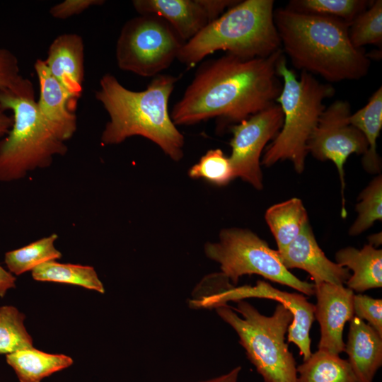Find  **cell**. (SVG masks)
<instances>
[{
    "label": "cell",
    "instance_id": "obj_1",
    "mask_svg": "<svg viewBox=\"0 0 382 382\" xmlns=\"http://www.w3.org/2000/svg\"><path fill=\"white\" fill-rule=\"evenodd\" d=\"M283 54L249 59L226 54L204 62L173 106L172 121L190 125L217 117L238 124L272 105L282 88L277 66Z\"/></svg>",
    "mask_w": 382,
    "mask_h": 382
},
{
    "label": "cell",
    "instance_id": "obj_2",
    "mask_svg": "<svg viewBox=\"0 0 382 382\" xmlns=\"http://www.w3.org/2000/svg\"><path fill=\"white\" fill-rule=\"evenodd\" d=\"M274 21L282 52L301 71L319 75L328 83L359 80L368 74L370 58L352 45L344 21L286 7L274 10Z\"/></svg>",
    "mask_w": 382,
    "mask_h": 382
},
{
    "label": "cell",
    "instance_id": "obj_3",
    "mask_svg": "<svg viewBox=\"0 0 382 382\" xmlns=\"http://www.w3.org/2000/svg\"><path fill=\"white\" fill-rule=\"evenodd\" d=\"M178 76L158 74L144 91H134L106 74L100 80L96 99L109 115L101 135L104 145L119 144L133 136L158 145L172 160L183 156L184 137L168 112V101Z\"/></svg>",
    "mask_w": 382,
    "mask_h": 382
},
{
    "label": "cell",
    "instance_id": "obj_4",
    "mask_svg": "<svg viewBox=\"0 0 382 382\" xmlns=\"http://www.w3.org/2000/svg\"><path fill=\"white\" fill-rule=\"evenodd\" d=\"M273 0L238 1L185 42L177 59L188 69L219 50L241 59L266 57L281 50Z\"/></svg>",
    "mask_w": 382,
    "mask_h": 382
},
{
    "label": "cell",
    "instance_id": "obj_5",
    "mask_svg": "<svg viewBox=\"0 0 382 382\" xmlns=\"http://www.w3.org/2000/svg\"><path fill=\"white\" fill-rule=\"evenodd\" d=\"M277 72L282 79V91L275 103L283 113V124L264 154L261 164L270 167L280 161L291 162L296 173L305 168L308 154L307 144L325 109L323 101L335 95L334 87L321 83L302 71L298 79L287 66L284 54L280 57Z\"/></svg>",
    "mask_w": 382,
    "mask_h": 382
},
{
    "label": "cell",
    "instance_id": "obj_6",
    "mask_svg": "<svg viewBox=\"0 0 382 382\" xmlns=\"http://www.w3.org/2000/svg\"><path fill=\"white\" fill-rule=\"evenodd\" d=\"M0 108L13 112V125L0 140V182L23 178L38 168L49 167L54 156L68 151L38 112L35 95L19 90L0 91Z\"/></svg>",
    "mask_w": 382,
    "mask_h": 382
},
{
    "label": "cell",
    "instance_id": "obj_7",
    "mask_svg": "<svg viewBox=\"0 0 382 382\" xmlns=\"http://www.w3.org/2000/svg\"><path fill=\"white\" fill-rule=\"evenodd\" d=\"M237 307L215 308L218 316L237 333L249 361L264 382H297L296 363L285 335L293 320L291 311L279 303L272 316H265L244 300Z\"/></svg>",
    "mask_w": 382,
    "mask_h": 382
},
{
    "label": "cell",
    "instance_id": "obj_8",
    "mask_svg": "<svg viewBox=\"0 0 382 382\" xmlns=\"http://www.w3.org/2000/svg\"><path fill=\"white\" fill-rule=\"evenodd\" d=\"M204 253L209 259L219 264L221 272L233 286L243 275L257 274L303 294H315L314 284L293 274L283 265L277 251L249 229L221 230L217 242L205 244Z\"/></svg>",
    "mask_w": 382,
    "mask_h": 382
},
{
    "label": "cell",
    "instance_id": "obj_9",
    "mask_svg": "<svg viewBox=\"0 0 382 382\" xmlns=\"http://www.w3.org/2000/svg\"><path fill=\"white\" fill-rule=\"evenodd\" d=\"M185 42L163 18L143 14L127 21L116 44L118 67L144 77L168 68Z\"/></svg>",
    "mask_w": 382,
    "mask_h": 382
},
{
    "label": "cell",
    "instance_id": "obj_10",
    "mask_svg": "<svg viewBox=\"0 0 382 382\" xmlns=\"http://www.w3.org/2000/svg\"><path fill=\"white\" fill-rule=\"evenodd\" d=\"M351 114V105L347 101H334L323 112L307 144L308 154L321 161H331L337 168L341 186V215L343 218L347 216L344 194L345 163L351 154L363 155L368 149L362 133L349 121Z\"/></svg>",
    "mask_w": 382,
    "mask_h": 382
},
{
    "label": "cell",
    "instance_id": "obj_11",
    "mask_svg": "<svg viewBox=\"0 0 382 382\" xmlns=\"http://www.w3.org/2000/svg\"><path fill=\"white\" fill-rule=\"evenodd\" d=\"M248 298H262L278 301L292 313L293 320L287 330V341L294 343L303 360L312 354L310 330L315 318V305L297 293H289L273 287L268 282L258 280L255 286H231L219 292L201 296L190 300L193 308H215L226 305L228 301H238Z\"/></svg>",
    "mask_w": 382,
    "mask_h": 382
},
{
    "label": "cell",
    "instance_id": "obj_12",
    "mask_svg": "<svg viewBox=\"0 0 382 382\" xmlns=\"http://www.w3.org/2000/svg\"><path fill=\"white\" fill-rule=\"evenodd\" d=\"M283 124L280 106L273 104L231 127V154L228 157L235 178L261 190L263 187L260 155Z\"/></svg>",
    "mask_w": 382,
    "mask_h": 382
},
{
    "label": "cell",
    "instance_id": "obj_13",
    "mask_svg": "<svg viewBox=\"0 0 382 382\" xmlns=\"http://www.w3.org/2000/svg\"><path fill=\"white\" fill-rule=\"evenodd\" d=\"M317 299L315 317L319 323L318 349L340 355L345 351V325L354 316V291L342 284H314Z\"/></svg>",
    "mask_w": 382,
    "mask_h": 382
},
{
    "label": "cell",
    "instance_id": "obj_14",
    "mask_svg": "<svg viewBox=\"0 0 382 382\" xmlns=\"http://www.w3.org/2000/svg\"><path fill=\"white\" fill-rule=\"evenodd\" d=\"M34 68L40 87L36 101L38 112L54 132L66 142L77 129V100L52 76L43 59H37Z\"/></svg>",
    "mask_w": 382,
    "mask_h": 382
},
{
    "label": "cell",
    "instance_id": "obj_15",
    "mask_svg": "<svg viewBox=\"0 0 382 382\" xmlns=\"http://www.w3.org/2000/svg\"><path fill=\"white\" fill-rule=\"evenodd\" d=\"M277 253L287 270L298 268L307 272L314 284L328 282L344 285L351 275L349 270L325 256L309 223L296 238Z\"/></svg>",
    "mask_w": 382,
    "mask_h": 382
},
{
    "label": "cell",
    "instance_id": "obj_16",
    "mask_svg": "<svg viewBox=\"0 0 382 382\" xmlns=\"http://www.w3.org/2000/svg\"><path fill=\"white\" fill-rule=\"evenodd\" d=\"M45 63L52 76L75 99L83 91L84 44L76 33L62 34L50 44Z\"/></svg>",
    "mask_w": 382,
    "mask_h": 382
},
{
    "label": "cell",
    "instance_id": "obj_17",
    "mask_svg": "<svg viewBox=\"0 0 382 382\" xmlns=\"http://www.w3.org/2000/svg\"><path fill=\"white\" fill-rule=\"evenodd\" d=\"M132 5L140 15L165 20L184 42L211 22L203 0H134Z\"/></svg>",
    "mask_w": 382,
    "mask_h": 382
},
{
    "label": "cell",
    "instance_id": "obj_18",
    "mask_svg": "<svg viewBox=\"0 0 382 382\" xmlns=\"http://www.w3.org/2000/svg\"><path fill=\"white\" fill-rule=\"evenodd\" d=\"M359 382H373L382 365V337L364 320L353 316L349 320L345 351Z\"/></svg>",
    "mask_w": 382,
    "mask_h": 382
},
{
    "label": "cell",
    "instance_id": "obj_19",
    "mask_svg": "<svg viewBox=\"0 0 382 382\" xmlns=\"http://www.w3.org/2000/svg\"><path fill=\"white\" fill-rule=\"evenodd\" d=\"M336 263L353 273L346 282L347 287L357 292L382 286V250L365 245L359 250L346 247L335 254Z\"/></svg>",
    "mask_w": 382,
    "mask_h": 382
},
{
    "label": "cell",
    "instance_id": "obj_20",
    "mask_svg": "<svg viewBox=\"0 0 382 382\" xmlns=\"http://www.w3.org/2000/svg\"><path fill=\"white\" fill-rule=\"evenodd\" d=\"M6 359L19 382H41L74 363L73 359L68 355L47 353L34 347L8 354Z\"/></svg>",
    "mask_w": 382,
    "mask_h": 382
},
{
    "label": "cell",
    "instance_id": "obj_21",
    "mask_svg": "<svg viewBox=\"0 0 382 382\" xmlns=\"http://www.w3.org/2000/svg\"><path fill=\"white\" fill-rule=\"evenodd\" d=\"M349 122L364 135L368 149L361 158L364 169L371 174L381 169V158L376 151V140L382 128V88L380 86L367 103L349 117Z\"/></svg>",
    "mask_w": 382,
    "mask_h": 382
},
{
    "label": "cell",
    "instance_id": "obj_22",
    "mask_svg": "<svg viewBox=\"0 0 382 382\" xmlns=\"http://www.w3.org/2000/svg\"><path fill=\"white\" fill-rule=\"evenodd\" d=\"M277 251L286 247L308 224L306 209L299 198L293 197L269 207L265 214Z\"/></svg>",
    "mask_w": 382,
    "mask_h": 382
},
{
    "label": "cell",
    "instance_id": "obj_23",
    "mask_svg": "<svg viewBox=\"0 0 382 382\" xmlns=\"http://www.w3.org/2000/svg\"><path fill=\"white\" fill-rule=\"evenodd\" d=\"M297 382H359L347 360L318 349L298 366Z\"/></svg>",
    "mask_w": 382,
    "mask_h": 382
},
{
    "label": "cell",
    "instance_id": "obj_24",
    "mask_svg": "<svg viewBox=\"0 0 382 382\" xmlns=\"http://www.w3.org/2000/svg\"><path fill=\"white\" fill-rule=\"evenodd\" d=\"M33 279L77 285L105 293L104 286L95 269L89 265L61 263L56 260L47 262L31 271Z\"/></svg>",
    "mask_w": 382,
    "mask_h": 382
},
{
    "label": "cell",
    "instance_id": "obj_25",
    "mask_svg": "<svg viewBox=\"0 0 382 382\" xmlns=\"http://www.w3.org/2000/svg\"><path fill=\"white\" fill-rule=\"evenodd\" d=\"M58 238L56 233L42 238L22 248L6 252L4 262L8 271L20 275L33 271L37 266L62 257L54 243Z\"/></svg>",
    "mask_w": 382,
    "mask_h": 382
},
{
    "label": "cell",
    "instance_id": "obj_26",
    "mask_svg": "<svg viewBox=\"0 0 382 382\" xmlns=\"http://www.w3.org/2000/svg\"><path fill=\"white\" fill-rule=\"evenodd\" d=\"M373 1L367 0H291L286 8L299 13L330 16L348 24L365 11Z\"/></svg>",
    "mask_w": 382,
    "mask_h": 382
},
{
    "label": "cell",
    "instance_id": "obj_27",
    "mask_svg": "<svg viewBox=\"0 0 382 382\" xmlns=\"http://www.w3.org/2000/svg\"><path fill=\"white\" fill-rule=\"evenodd\" d=\"M25 316L11 305L0 306V354L33 347V338L24 325Z\"/></svg>",
    "mask_w": 382,
    "mask_h": 382
},
{
    "label": "cell",
    "instance_id": "obj_28",
    "mask_svg": "<svg viewBox=\"0 0 382 382\" xmlns=\"http://www.w3.org/2000/svg\"><path fill=\"white\" fill-rule=\"evenodd\" d=\"M352 45L357 49L367 45L381 48L382 45V1H373L371 4L359 14L348 27Z\"/></svg>",
    "mask_w": 382,
    "mask_h": 382
},
{
    "label": "cell",
    "instance_id": "obj_29",
    "mask_svg": "<svg viewBox=\"0 0 382 382\" xmlns=\"http://www.w3.org/2000/svg\"><path fill=\"white\" fill-rule=\"evenodd\" d=\"M357 217L349 229L352 236H359L382 218V178H374L361 191L356 204Z\"/></svg>",
    "mask_w": 382,
    "mask_h": 382
},
{
    "label": "cell",
    "instance_id": "obj_30",
    "mask_svg": "<svg viewBox=\"0 0 382 382\" xmlns=\"http://www.w3.org/2000/svg\"><path fill=\"white\" fill-rule=\"evenodd\" d=\"M188 174L192 178H202L219 186L236 178L229 158L220 149L209 150L190 168Z\"/></svg>",
    "mask_w": 382,
    "mask_h": 382
},
{
    "label": "cell",
    "instance_id": "obj_31",
    "mask_svg": "<svg viewBox=\"0 0 382 382\" xmlns=\"http://www.w3.org/2000/svg\"><path fill=\"white\" fill-rule=\"evenodd\" d=\"M32 84L20 74L16 55L8 49L0 47V91L24 88Z\"/></svg>",
    "mask_w": 382,
    "mask_h": 382
},
{
    "label": "cell",
    "instance_id": "obj_32",
    "mask_svg": "<svg viewBox=\"0 0 382 382\" xmlns=\"http://www.w3.org/2000/svg\"><path fill=\"white\" fill-rule=\"evenodd\" d=\"M354 314L368 324L382 337V300L364 294H354Z\"/></svg>",
    "mask_w": 382,
    "mask_h": 382
},
{
    "label": "cell",
    "instance_id": "obj_33",
    "mask_svg": "<svg viewBox=\"0 0 382 382\" xmlns=\"http://www.w3.org/2000/svg\"><path fill=\"white\" fill-rule=\"evenodd\" d=\"M103 0H65L50 9V15L58 19H66L80 14L89 7L103 4Z\"/></svg>",
    "mask_w": 382,
    "mask_h": 382
},
{
    "label": "cell",
    "instance_id": "obj_34",
    "mask_svg": "<svg viewBox=\"0 0 382 382\" xmlns=\"http://www.w3.org/2000/svg\"><path fill=\"white\" fill-rule=\"evenodd\" d=\"M16 282L15 275L0 265V297H4L9 289L16 288Z\"/></svg>",
    "mask_w": 382,
    "mask_h": 382
},
{
    "label": "cell",
    "instance_id": "obj_35",
    "mask_svg": "<svg viewBox=\"0 0 382 382\" xmlns=\"http://www.w3.org/2000/svg\"><path fill=\"white\" fill-rule=\"evenodd\" d=\"M241 371V367L238 366L220 376L195 382H238Z\"/></svg>",
    "mask_w": 382,
    "mask_h": 382
},
{
    "label": "cell",
    "instance_id": "obj_36",
    "mask_svg": "<svg viewBox=\"0 0 382 382\" xmlns=\"http://www.w3.org/2000/svg\"><path fill=\"white\" fill-rule=\"evenodd\" d=\"M13 125L12 116L8 115L5 111L0 108V138L5 137Z\"/></svg>",
    "mask_w": 382,
    "mask_h": 382
},
{
    "label": "cell",
    "instance_id": "obj_37",
    "mask_svg": "<svg viewBox=\"0 0 382 382\" xmlns=\"http://www.w3.org/2000/svg\"><path fill=\"white\" fill-rule=\"evenodd\" d=\"M368 241V244L378 248V247L381 245L382 243L381 233L380 232L371 235L370 236H369Z\"/></svg>",
    "mask_w": 382,
    "mask_h": 382
}]
</instances>
